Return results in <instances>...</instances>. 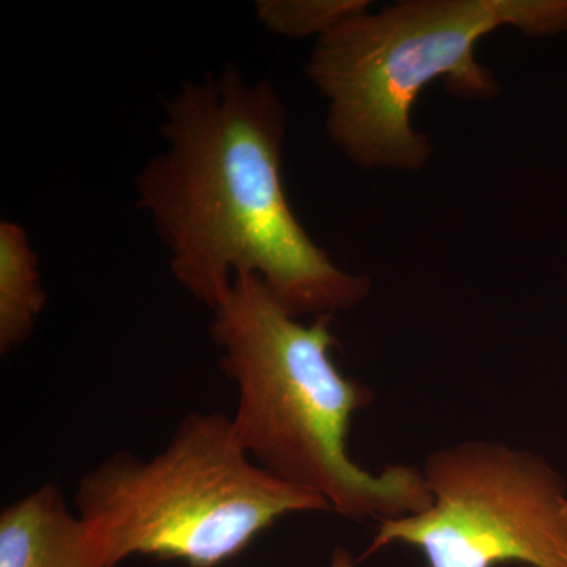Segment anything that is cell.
<instances>
[{
	"instance_id": "6da1fadb",
	"label": "cell",
	"mask_w": 567,
	"mask_h": 567,
	"mask_svg": "<svg viewBox=\"0 0 567 567\" xmlns=\"http://www.w3.org/2000/svg\"><path fill=\"white\" fill-rule=\"evenodd\" d=\"M287 110L271 82L234 63L177 85L163 104V148L136 175L175 281L210 311L234 279L257 276L290 316L334 317L363 303L369 276L338 267L287 199Z\"/></svg>"
},
{
	"instance_id": "7a4b0ae2",
	"label": "cell",
	"mask_w": 567,
	"mask_h": 567,
	"mask_svg": "<svg viewBox=\"0 0 567 567\" xmlns=\"http://www.w3.org/2000/svg\"><path fill=\"white\" fill-rule=\"evenodd\" d=\"M212 315L219 368L238 390L235 434L260 468L354 520L415 516L431 506L423 470L393 464L372 473L349 456L353 416L374 402V391L334 364L333 317L300 322L252 275L237 276Z\"/></svg>"
},
{
	"instance_id": "3957f363",
	"label": "cell",
	"mask_w": 567,
	"mask_h": 567,
	"mask_svg": "<svg viewBox=\"0 0 567 567\" xmlns=\"http://www.w3.org/2000/svg\"><path fill=\"white\" fill-rule=\"evenodd\" d=\"M567 32V0H401L357 14L316 41L306 73L327 100V132L364 169L416 173L431 142L413 128L417 96L442 80L458 99L499 93L476 47L496 29Z\"/></svg>"
},
{
	"instance_id": "5b68a950",
	"label": "cell",
	"mask_w": 567,
	"mask_h": 567,
	"mask_svg": "<svg viewBox=\"0 0 567 567\" xmlns=\"http://www.w3.org/2000/svg\"><path fill=\"white\" fill-rule=\"evenodd\" d=\"M423 475L431 506L380 522L368 557L404 546L427 567H567V483L539 454L465 440L435 450Z\"/></svg>"
},
{
	"instance_id": "8992f818",
	"label": "cell",
	"mask_w": 567,
	"mask_h": 567,
	"mask_svg": "<svg viewBox=\"0 0 567 567\" xmlns=\"http://www.w3.org/2000/svg\"><path fill=\"white\" fill-rule=\"evenodd\" d=\"M0 567H100L84 522L48 483L0 513Z\"/></svg>"
},
{
	"instance_id": "52a82bcc",
	"label": "cell",
	"mask_w": 567,
	"mask_h": 567,
	"mask_svg": "<svg viewBox=\"0 0 567 567\" xmlns=\"http://www.w3.org/2000/svg\"><path fill=\"white\" fill-rule=\"evenodd\" d=\"M47 308L39 254L21 224L0 223V353L28 342Z\"/></svg>"
},
{
	"instance_id": "9c48e42d",
	"label": "cell",
	"mask_w": 567,
	"mask_h": 567,
	"mask_svg": "<svg viewBox=\"0 0 567 567\" xmlns=\"http://www.w3.org/2000/svg\"><path fill=\"white\" fill-rule=\"evenodd\" d=\"M327 567H357V563L346 548H334L333 554H331L330 563H328Z\"/></svg>"
},
{
	"instance_id": "277c9868",
	"label": "cell",
	"mask_w": 567,
	"mask_h": 567,
	"mask_svg": "<svg viewBox=\"0 0 567 567\" xmlns=\"http://www.w3.org/2000/svg\"><path fill=\"white\" fill-rule=\"evenodd\" d=\"M74 507L100 567L133 555L218 567L279 518L331 511L260 468L221 412L189 413L155 456L111 454L81 476Z\"/></svg>"
},
{
	"instance_id": "ba28073f",
	"label": "cell",
	"mask_w": 567,
	"mask_h": 567,
	"mask_svg": "<svg viewBox=\"0 0 567 567\" xmlns=\"http://www.w3.org/2000/svg\"><path fill=\"white\" fill-rule=\"evenodd\" d=\"M369 6L368 0H259L256 17L275 35L317 41Z\"/></svg>"
}]
</instances>
